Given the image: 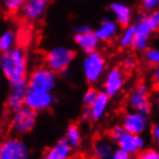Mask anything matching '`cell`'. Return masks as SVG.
I'll return each instance as SVG.
<instances>
[{"instance_id":"obj_10","label":"cell","mask_w":159,"mask_h":159,"mask_svg":"<svg viewBox=\"0 0 159 159\" xmlns=\"http://www.w3.org/2000/svg\"><path fill=\"white\" fill-rule=\"evenodd\" d=\"M120 123L122 125L127 133L135 135H143L150 128V121L148 114L137 111L129 110L123 113Z\"/></svg>"},{"instance_id":"obj_7","label":"cell","mask_w":159,"mask_h":159,"mask_svg":"<svg viewBox=\"0 0 159 159\" xmlns=\"http://www.w3.org/2000/svg\"><path fill=\"white\" fill-rule=\"evenodd\" d=\"M29 145L20 136H7L0 144V159H31Z\"/></svg>"},{"instance_id":"obj_34","label":"cell","mask_w":159,"mask_h":159,"mask_svg":"<svg viewBox=\"0 0 159 159\" xmlns=\"http://www.w3.org/2000/svg\"><path fill=\"white\" fill-rule=\"evenodd\" d=\"M93 30L95 29H92L88 24H79V25H76L75 28H74V32L75 34H85V32H90L93 31Z\"/></svg>"},{"instance_id":"obj_4","label":"cell","mask_w":159,"mask_h":159,"mask_svg":"<svg viewBox=\"0 0 159 159\" xmlns=\"http://www.w3.org/2000/svg\"><path fill=\"white\" fill-rule=\"evenodd\" d=\"M75 51L67 46H54L50 48L44 56V65L51 68L52 70L60 74L64 70L69 69L70 65L75 60Z\"/></svg>"},{"instance_id":"obj_8","label":"cell","mask_w":159,"mask_h":159,"mask_svg":"<svg viewBox=\"0 0 159 159\" xmlns=\"http://www.w3.org/2000/svg\"><path fill=\"white\" fill-rule=\"evenodd\" d=\"M127 83L126 70L122 67L114 66L107 69L102 81V91L108 95L111 98H116L123 91Z\"/></svg>"},{"instance_id":"obj_12","label":"cell","mask_w":159,"mask_h":159,"mask_svg":"<svg viewBox=\"0 0 159 159\" xmlns=\"http://www.w3.org/2000/svg\"><path fill=\"white\" fill-rule=\"evenodd\" d=\"M110 102H111V97L100 90L95 103L92 104L90 107H84L83 119L88 120V121L89 120L90 121H100L107 113V110L110 107Z\"/></svg>"},{"instance_id":"obj_19","label":"cell","mask_w":159,"mask_h":159,"mask_svg":"<svg viewBox=\"0 0 159 159\" xmlns=\"http://www.w3.org/2000/svg\"><path fill=\"white\" fill-rule=\"evenodd\" d=\"M108 9H110L113 19L120 24L121 28H126L131 24L134 14H133V9L129 5L121 2V1H114L108 6Z\"/></svg>"},{"instance_id":"obj_1","label":"cell","mask_w":159,"mask_h":159,"mask_svg":"<svg viewBox=\"0 0 159 159\" xmlns=\"http://www.w3.org/2000/svg\"><path fill=\"white\" fill-rule=\"evenodd\" d=\"M0 68L9 85L27 81L29 76V59L23 48L15 46L1 53Z\"/></svg>"},{"instance_id":"obj_26","label":"cell","mask_w":159,"mask_h":159,"mask_svg":"<svg viewBox=\"0 0 159 159\" xmlns=\"http://www.w3.org/2000/svg\"><path fill=\"white\" fill-rule=\"evenodd\" d=\"M99 90H97L96 88L90 87L88 88L87 90L84 91L83 96H82V103H83L84 107H90L92 104L95 103L97 97L99 95Z\"/></svg>"},{"instance_id":"obj_31","label":"cell","mask_w":159,"mask_h":159,"mask_svg":"<svg viewBox=\"0 0 159 159\" xmlns=\"http://www.w3.org/2000/svg\"><path fill=\"white\" fill-rule=\"evenodd\" d=\"M141 7L144 12H153L159 7V0H139Z\"/></svg>"},{"instance_id":"obj_35","label":"cell","mask_w":159,"mask_h":159,"mask_svg":"<svg viewBox=\"0 0 159 159\" xmlns=\"http://www.w3.org/2000/svg\"><path fill=\"white\" fill-rule=\"evenodd\" d=\"M151 82L152 84L159 89V67H155L151 72Z\"/></svg>"},{"instance_id":"obj_9","label":"cell","mask_w":159,"mask_h":159,"mask_svg":"<svg viewBox=\"0 0 159 159\" xmlns=\"http://www.w3.org/2000/svg\"><path fill=\"white\" fill-rule=\"evenodd\" d=\"M54 104H56V96L53 92L35 90V89H29L24 100V105L36 111L37 113L51 110Z\"/></svg>"},{"instance_id":"obj_25","label":"cell","mask_w":159,"mask_h":159,"mask_svg":"<svg viewBox=\"0 0 159 159\" xmlns=\"http://www.w3.org/2000/svg\"><path fill=\"white\" fill-rule=\"evenodd\" d=\"M143 59L145 64L149 65L150 67H159V48H150L143 53Z\"/></svg>"},{"instance_id":"obj_29","label":"cell","mask_w":159,"mask_h":159,"mask_svg":"<svg viewBox=\"0 0 159 159\" xmlns=\"http://www.w3.org/2000/svg\"><path fill=\"white\" fill-rule=\"evenodd\" d=\"M149 48H150V39L136 36L135 42L133 44L131 50H134L136 53H144V52L148 51Z\"/></svg>"},{"instance_id":"obj_33","label":"cell","mask_w":159,"mask_h":159,"mask_svg":"<svg viewBox=\"0 0 159 159\" xmlns=\"http://www.w3.org/2000/svg\"><path fill=\"white\" fill-rule=\"evenodd\" d=\"M151 139L156 147L159 148V125H153L151 127Z\"/></svg>"},{"instance_id":"obj_15","label":"cell","mask_w":159,"mask_h":159,"mask_svg":"<svg viewBox=\"0 0 159 159\" xmlns=\"http://www.w3.org/2000/svg\"><path fill=\"white\" fill-rule=\"evenodd\" d=\"M48 5L50 0H28L21 12V15L28 22H37L44 17Z\"/></svg>"},{"instance_id":"obj_6","label":"cell","mask_w":159,"mask_h":159,"mask_svg":"<svg viewBox=\"0 0 159 159\" xmlns=\"http://www.w3.org/2000/svg\"><path fill=\"white\" fill-rule=\"evenodd\" d=\"M129 110L137 111L144 114H150L152 110L151 89L144 82L135 84L127 96L126 99Z\"/></svg>"},{"instance_id":"obj_3","label":"cell","mask_w":159,"mask_h":159,"mask_svg":"<svg viewBox=\"0 0 159 159\" xmlns=\"http://www.w3.org/2000/svg\"><path fill=\"white\" fill-rule=\"evenodd\" d=\"M107 72V60L100 51L85 54L82 61V73L85 82L90 85L103 81Z\"/></svg>"},{"instance_id":"obj_18","label":"cell","mask_w":159,"mask_h":159,"mask_svg":"<svg viewBox=\"0 0 159 159\" xmlns=\"http://www.w3.org/2000/svg\"><path fill=\"white\" fill-rule=\"evenodd\" d=\"M73 40H74L76 46L83 52L84 54L99 51L100 40L96 36L95 30L90 32H85V34H75L74 32Z\"/></svg>"},{"instance_id":"obj_13","label":"cell","mask_w":159,"mask_h":159,"mask_svg":"<svg viewBox=\"0 0 159 159\" xmlns=\"http://www.w3.org/2000/svg\"><path fill=\"white\" fill-rule=\"evenodd\" d=\"M29 90L28 81H23L21 83L11 85L9 91L6 96V106L11 112L24 106L25 96Z\"/></svg>"},{"instance_id":"obj_24","label":"cell","mask_w":159,"mask_h":159,"mask_svg":"<svg viewBox=\"0 0 159 159\" xmlns=\"http://www.w3.org/2000/svg\"><path fill=\"white\" fill-rule=\"evenodd\" d=\"M27 1L28 0H2V6L6 13L14 15L22 12Z\"/></svg>"},{"instance_id":"obj_36","label":"cell","mask_w":159,"mask_h":159,"mask_svg":"<svg viewBox=\"0 0 159 159\" xmlns=\"http://www.w3.org/2000/svg\"><path fill=\"white\" fill-rule=\"evenodd\" d=\"M155 102H156V105H157V107L159 110V89H157V91L155 93Z\"/></svg>"},{"instance_id":"obj_27","label":"cell","mask_w":159,"mask_h":159,"mask_svg":"<svg viewBox=\"0 0 159 159\" xmlns=\"http://www.w3.org/2000/svg\"><path fill=\"white\" fill-rule=\"evenodd\" d=\"M126 133H127V130L125 129V127H123L121 123H116V125H113V126L108 129L107 136L116 144L118 141H119Z\"/></svg>"},{"instance_id":"obj_32","label":"cell","mask_w":159,"mask_h":159,"mask_svg":"<svg viewBox=\"0 0 159 159\" xmlns=\"http://www.w3.org/2000/svg\"><path fill=\"white\" fill-rule=\"evenodd\" d=\"M111 159H134V156H131L130 153H128L125 150L118 148L114 151V153L112 155Z\"/></svg>"},{"instance_id":"obj_14","label":"cell","mask_w":159,"mask_h":159,"mask_svg":"<svg viewBox=\"0 0 159 159\" xmlns=\"http://www.w3.org/2000/svg\"><path fill=\"white\" fill-rule=\"evenodd\" d=\"M121 30L122 29L120 24L114 19L106 17L95 29V34L100 40V43H111L118 38Z\"/></svg>"},{"instance_id":"obj_17","label":"cell","mask_w":159,"mask_h":159,"mask_svg":"<svg viewBox=\"0 0 159 159\" xmlns=\"http://www.w3.org/2000/svg\"><path fill=\"white\" fill-rule=\"evenodd\" d=\"M116 147L119 148V149H122L126 152H128V153H130L131 156L135 157L143 149L147 148V141L143 137V135H135V134L126 133L118 141Z\"/></svg>"},{"instance_id":"obj_30","label":"cell","mask_w":159,"mask_h":159,"mask_svg":"<svg viewBox=\"0 0 159 159\" xmlns=\"http://www.w3.org/2000/svg\"><path fill=\"white\" fill-rule=\"evenodd\" d=\"M137 66V58L134 54H128L123 58L122 60V68L126 70V72H130V70H134Z\"/></svg>"},{"instance_id":"obj_28","label":"cell","mask_w":159,"mask_h":159,"mask_svg":"<svg viewBox=\"0 0 159 159\" xmlns=\"http://www.w3.org/2000/svg\"><path fill=\"white\" fill-rule=\"evenodd\" d=\"M134 159H159V148L149 147L143 149L139 155H136Z\"/></svg>"},{"instance_id":"obj_21","label":"cell","mask_w":159,"mask_h":159,"mask_svg":"<svg viewBox=\"0 0 159 159\" xmlns=\"http://www.w3.org/2000/svg\"><path fill=\"white\" fill-rule=\"evenodd\" d=\"M136 28L135 24L131 23L126 28H122L120 35L116 38V44L121 50H126V48H131L133 44L135 42L136 38Z\"/></svg>"},{"instance_id":"obj_11","label":"cell","mask_w":159,"mask_h":159,"mask_svg":"<svg viewBox=\"0 0 159 159\" xmlns=\"http://www.w3.org/2000/svg\"><path fill=\"white\" fill-rule=\"evenodd\" d=\"M134 24L137 34L136 36L150 39L152 35L159 30V11L156 9L153 12H149L145 15H142Z\"/></svg>"},{"instance_id":"obj_22","label":"cell","mask_w":159,"mask_h":159,"mask_svg":"<svg viewBox=\"0 0 159 159\" xmlns=\"http://www.w3.org/2000/svg\"><path fill=\"white\" fill-rule=\"evenodd\" d=\"M64 139L74 150L79 149L83 143V135H82V131L77 125H69L68 126L66 131H65Z\"/></svg>"},{"instance_id":"obj_2","label":"cell","mask_w":159,"mask_h":159,"mask_svg":"<svg viewBox=\"0 0 159 159\" xmlns=\"http://www.w3.org/2000/svg\"><path fill=\"white\" fill-rule=\"evenodd\" d=\"M38 113L28 106H22L12 112L8 120V129L12 135L22 136L30 134L34 128L36 127Z\"/></svg>"},{"instance_id":"obj_5","label":"cell","mask_w":159,"mask_h":159,"mask_svg":"<svg viewBox=\"0 0 159 159\" xmlns=\"http://www.w3.org/2000/svg\"><path fill=\"white\" fill-rule=\"evenodd\" d=\"M58 80H59V74L44 65L34 68V70L29 73L27 81L29 89L53 92L58 84Z\"/></svg>"},{"instance_id":"obj_16","label":"cell","mask_w":159,"mask_h":159,"mask_svg":"<svg viewBox=\"0 0 159 159\" xmlns=\"http://www.w3.org/2000/svg\"><path fill=\"white\" fill-rule=\"evenodd\" d=\"M116 144L108 136L98 137L91 144L90 156L92 159H111L112 155L116 150Z\"/></svg>"},{"instance_id":"obj_20","label":"cell","mask_w":159,"mask_h":159,"mask_svg":"<svg viewBox=\"0 0 159 159\" xmlns=\"http://www.w3.org/2000/svg\"><path fill=\"white\" fill-rule=\"evenodd\" d=\"M73 151L74 149L66 142V139H61L44 151L42 159H70Z\"/></svg>"},{"instance_id":"obj_23","label":"cell","mask_w":159,"mask_h":159,"mask_svg":"<svg viewBox=\"0 0 159 159\" xmlns=\"http://www.w3.org/2000/svg\"><path fill=\"white\" fill-rule=\"evenodd\" d=\"M17 34L13 29H6L0 36V51L1 53L7 52L16 46Z\"/></svg>"}]
</instances>
